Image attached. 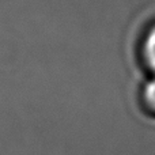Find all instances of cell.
I'll list each match as a JSON object with an SVG mask.
<instances>
[{"instance_id": "cell-2", "label": "cell", "mask_w": 155, "mask_h": 155, "mask_svg": "<svg viewBox=\"0 0 155 155\" xmlns=\"http://www.w3.org/2000/svg\"><path fill=\"white\" fill-rule=\"evenodd\" d=\"M142 98L146 109L155 114V76L148 80L146 83V86L143 87Z\"/></svg>"}, {"instance_id": "cell-1", "label": "cell", "mask_w": 155, "mask_h": 155, "mask_svg": "<svg viewBox=\"0 0 155 155\" xmlns=\"http://www.w3.org/2000/svg\"><path fill=\"white\" fill-rule=\"evenodd\" d=\"M143 56L148 68L155 74V26L146 35L144 44H143Z\"/></svg>"}]
</instances>
